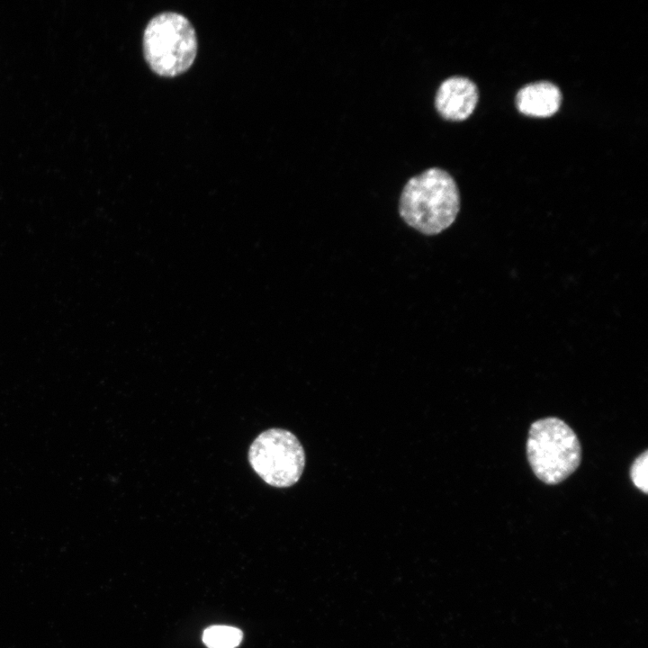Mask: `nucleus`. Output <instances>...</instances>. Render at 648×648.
<instances>
[{
    "mask_svg": "<svg viewBox=\"0 0 648 648\" xmlns=\"http://www.w3.org/2000/svg\"><path fill=\"white\" fill-rule=\"evenodd\" d=\"M460 194L454 178L439 167L411 177L404 185L399 212L411 228L425 235H436L455 220Z\"/></svg>",
    "mask_w": 648,
    "mask_h": 648,
    "instance_id": "1",
    "label": "nucleus"
},
{
    "mask_svg": "<svg viewBox=\"0 0 648 648\" xmlns=\"http://www.w3.org/2000/svg\"><path fill=\"white\" fill-rule=\"evenodd\" d=\"M143 53L150 69L164 77L177 76L193 65L198 49L190 21L176 12L152 17L143 32Z\"/></svg>",
    "mask_w": 648,
    "mask_h": 648,
    "instance_id": "2",
    "label": "nucleus"
},
{
    "mask_svg": "<svg viewBox=\"0 0 648 648\" xmlns=\"http://www.w3.org/2000/svg\"><path fill=\"white\" fill-rule=\"evenodd\" d=\"M526 456L535 475L554 485L573 473L581 461L580 441L563 420L548 417L532 423L526 441Z\"/></svg>",
    "mask_w": 648,
    "mask_h": 648,
    "instance_id": "3",
    "label": "nucleus"
},
{
    "mask_svg": "<svg viewBox=\"0 0 648 648\" xmlns=\"http://www.w3.org/2000/svg\"><path fill=\"white\" fill-rule=\"evenodd\" d=\"M248 462L268 485L286 488L300 480L305 466V454L292 432L270 428L259 434L250 445Z\"/></svg>",
    "mask_w": 648,
    "mask_h": 648,
    "instance_id": "4",
    "label": "nucleus"
},
{
    "mask_svg": "<svg viewBox=\"0 0 648 648\" xmlns=\"http://www.w3.org/2000/svg\"><path fill=\"white\" fill-rule=\"evenodd\" d=\"M478 90L475 84L464 76H451L439 86L435 106L438 113L448 121L467 119L475 109Z\"/></svg>",
    "mask_w": 648,
    "mask_h": 648,
    "instance_id": "5",
    "label": "nucleus"
},
{
    "mask_svg": "<svg viewBox=\"0 0 648 648\" xmlns=\"http://www.w3.org/2000/svg\"><path fill=\"white\" fill-rule=\"evenodd\" d=\"M562 94L553 83L539 81L522 87L516 98L518 111L527 116L549 117L560 108Z\"/></svg>",
    "mask_w": 648,
    "mask_h": 648,
    "instance_id": "6",
    "label": "nucleus"
},
{
    "mask_svg": "<svg viewBox=\"0 0 648 648\" xmlns=\"http://www.w3.org/2000/svg\"><path fill=\"white\" fill-rule=\"evenodd\" d=\"M242 632L229 626H212L202 634V641L209 648H235L242 640Z\"/></svg>",
    "mask_w": 648,
    "mask_h": 648,
    "instance_id": "7",
    "label": "nucleus"
},
{
    "mask_svg": "<svg viewBox=\"0 0 648 648\" xmlns=\"http://www.w3.org/2000/svg\"><path fill=\"white\" fill-rule=\"evenodd\" d=\"M648 451L645 450L634 461L630 469V478L636 488L644 493L648 491Z\"/></svg>",
    "mask_w": 648,
    "mask_h": 648,
    "instance_id": "8",
    "label": "nucleus"
}]
</instances>
